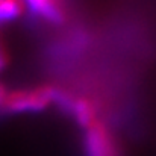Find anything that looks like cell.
Listing matches in <instances>:
<instances>
[{"instance_id":"cell-1","label":"cell","mask_w":156,"mask_h":156,"mask_svg":"<svg viewBox=\"0 0 156 156\" xmlns=\"http://www.w3.org/2000/svg\"><path fill=\"white\" fill-rule=\"evenodd\" d=\"M58 91L52 85H40L34 88H18L8 91L0 111L9 114L38 112L56 102Z\"/></svg>"},{"instance_id":"cell-2","label":"cell","mask_w":156,"mask_h":156,"mask_svg":"<svg viewBox=\"0 0 156 156\" xmlns=\"http://www.w3.org/2000/svg\"><path fill=\"white\" fill-rule=\"evenodd\" d=\"M83 155L85 156H121L120 146L103 118L99 117L83 129Z\"/></svg>"},{"instance_id":"cell-3","label":"cell","mask_w":156,"mask_h":156,"mask_svg":"<svg viewBox=\"0 0 156 156\" xmlns=\"http://www.w3.org/2000/svg\"><path fill=\"white\" fill-rule=\"evenodd\" d=\"M26 8L50 23H61L65 18L62 0H24Z\"/></svg>"},{"instance_id":"cell-4","label":"cell","mask_w":156,"mask_h":156,"mask_svg":"<svg viewBox=\"0 0 156 156\" xmlns=\"http://www.w3.org/2000/svg\"><path fill=\"white\" fill-rule=\"evenodd\" d=\"M26 11L24 0H0V24L20 18Z\"/></svg>"},{"instance_id":"cell-5","label":"cell","mask_w":156,"mask_h":156,"mask_svg":"<svg viewBox=\"0 0 156 156\" xmlns=\"http://www.w3.org/2000/svg\"><path fill=\"white\" fill-rule=\"evenodd\" d=\"M0 56H2V58H8V59H9V55H8V50H6V46H5V41H3L2 34H0Z\"/></svg>"},{"instance_id":"cell-6","label":"cell","mask_w":156,"mask_h":156,"mask_svg":"<svg viewBox=\"0 0 156 156\" xmlns=\"http://www.w3.org/2000/svg\"><path fill=\"white\" fill-rule=\"evenodd\" d=\"M6 94H8V90H6V87L0 82V108H2V105H3V100H5Z\"/></svg>"},{"instance_id":"cell-7","label":"cell","mask_w":156,"mask_h":156,"mask_svg":"<svg viewBox=\"0 0 156 156\" xmlns=\"http://www.w3.org/2000/svg\"><path fill=\"white\" fill-rule=\"evenodd\" d=\"M8 64H9V59H8V58H2V56H0V71H2V70H5Z\"/></svg>"}]
</instances>
